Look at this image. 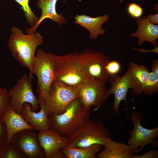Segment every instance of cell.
I'll use <instances>...</instances> for the list:
<instances>
[{"label": "cell", "mask_w": 158, "mask_h": 158, "mask_svg": "<svg viewBox=\"0 0 158 158\" xmlns=\"http://www.w3.org/2000/svg\"><path fill=\"white\" fill-rule=\"evenodd\" d=\"M158 151L154 149H152L148 152L141 155H134L133 158H157Z\"/></svg>", "instance_id": "29"}, {"label": "cell", "mask_w": 158, "mask_h": 158, "mask_svg": "<svg viewBox=\"0 0 158 158\" xmlns=\"http://www.w3.org/2000/svg\"><path fill=\"white\" fill-rule=\"evenodd\" d=\"M22 7L27 22L32 27L37 22L39 18L32 11L28 5L29 0H14Z\"/></svg>", "instance_id": "24"}, {"label": "cell", "mask_w": 158, "mask_h": 158, "mask_svg": "<svg viewBox=\"0 0 158 158\" xmlns=\"http://www.w3.org/2000/svg\"><path fill=\"white\" fill-rule=\"evenodd\" d=\"M10 99L7 89L0 87V118L10 107Z\"/></svg>", "instance_id": "25"}, {"label": "cell", "mask_w": 158, "mask_h": 158, "mask_svg": "<svg viewBox=\"0 0 158 158\" xmlns=\"http://www.w3.org/2000/svg\"><path fill=\"white\" fill-rule=\"evenodd\" d=\"M130 118L133 123V128L129 133L130 137L128 140V144L130 147L133 154L139 153L148 144L157 145V142L154 140L158 136V127L152 129L143 127L141 124L142 116L135 111L132 113Z\"/></svg>", "instance_id": "9"}, {"label": "cell", "mask_w": 158, "mask_h": 158, "mask_svg": "<svg viewBox=\"0 0 158 158\" xmlns=\"http://www.w3.org/2000/svg\"><path fill=\"white\" fill-rule=\"evenodd\" d=\"M7 132L5 125L0 118V149L7 143Z\"/></svg>", "instance_id": "28"}, {"label": "cell", "mask_w": 158, "mask_h": 158, "mask_svg": "<svg viewBox=\"0 0 158 158\" xmlns=\"http://www.w3.org/2000/svg\"><path fill=\"white\" fill-rule=\"evenodd\" d=\"M128 14L131 17L138 18L141 17L143 13V10L138 4L135 3L130 4L127 8Z\"/></svg>", "instance_id": "26"}, {"label": "cell", "mask_w": 158, "mask_h": 158, "mask_svg": "<svg viewBox=\"0 0 158 158\" xmlns=\"http://www.w3.org/2000/svg\"><path fill=\"white\" fill-rule=\"evenodd\" d=\"M78 97L76 87L66 85L60 81L54 80L45 101L49 115L63 113L69 104Z\"/></svg>", "instance_id": "7"}, {"label": "cell", "mask_w": 158, "mask_h": 158, "mask_svg": "<svg viewBox=\"0 0 158 158\" xmlns=\"http://www.w3.org/2000/svg\"><path fill=\"white\" fill-rule=\"evenodd\" d=\"M103 147L102 145L94 144L84 147H65L62 148L61 150L67 158H95Z\"/></svg>", "instance_id": "20"}, {"label": "cell", "mask_w": 158, "mask_h": 158, "mask_svg": "<svg viewBox=\"0 0 158 158\" xmlns=\"http://www.w3.org/2000/svg\"><path fill=\"white\" fill-rule=\"evenodd\" d=\"M10 143L20 150L27 158H46L39 144L38 134L32 129H25L18 132L14 135Z\"/></svg>", "instance_id": "12"}, {"label": "cell", "mask_w": 158, "mask_h": 158, "mask_svg": "<svg viewBox=\"0 0 158 158\" xmlns=\"http://www.w3.org/2000/svg\"><path fill=\"white\" fill-rule=\"evenodd\" d=\"M147 20L151 23L155 24L158 23V14H150L145 16Z\"/></svg>", "instance_id": "30"}, {"label": "cell", "mask_w": 158, "mask_h": 158, "mask_svg": "<svg viewBox=\"0 0 158 158\" xmlns=\"http://www.w3.org/2000/svg\"><path fill=\"white\" fill-rule=\"evenodd\" d=\"M111 135L110 130L100 121L89 119L68 137L66 147H84L94 144L104 146Z\"/></svg>", "instance_id": "3"}, {"label": "cell", "mask_w": 158, "mask_h": 158, "mask_svg": "<svg viewBox=\"0 0 158 158\" xmlns=\"http://www.w3.org/2000/svg\"><path fill=\"white\" fill-rule=\"evenodd\" d=\"M138 28L134 33L129 36L138 38V45L141 46L145 41L151 43L154 47L157 46V40L158 38V25L149 22L145 16L140 17L135 20Z\"/></svg>", "instance_id": "16"}, {"label": "cell", "mask_w": 158, "mask_h": 158, "mask_svg": "<svg viewBox=\"0 0 158 158\" xmlns=\"http://www.w3.org/2000/svg\"><path fill=\"white\" fill-rule=\"evenodd\" d=\"M128 67L133 80L141 94V87L147 78L150 72L143 65H138L133 62L129 63Z\"/></svg>", "instance_id": "21"}, {"label": "cell", "mask_w": 158, "mask_h": 158, "mask_svg": "<svg viewBox=\"0 0 158 158\" xmlns=\"http://www.w3.org/2000/svg\"><path fill=\"white\" fill-rule=\"evenodd\" d=\"M8 45L14 58L29 71V76L33 78L32 66L37 47L42 44L43 37L39 32L26 35L20 29L13 26Z\"/></svg>", "instance_id": "2"}, {"label": "cell", "mask_w": 158, "mask_h": 158, "mask_svg": "<svg viewBox=\"0 0 158 158\" xmlns=\"http://www.w3.org/2000/svg\"><path fill=\"white\" fill-rule=\"evenodd\" d=\"M1 118L6 126L8 144L11 143L14 135L18 132L25 129H33L21 114L16 112L10 107Z\"/></svg>", "instance_id": "17"}, {"label": "cell", "mask_w": 158, "mask_h": 158, "mask_svg": "<svg viewBox=\"0 0 158 158\" xmlns=\"http://www.w3.org/2000/svg\"><path fill=\"white\" fill-rule=\"evenodd\" d=\"M79 53L74 52L60 56L54 54L55 80L66 85L76 87L87 79L79 63Z\"/></svg>", "instance_id": "4"}, {"label": "cell", "mask_w": 158, "mask_h": 158, "mask_svg": "<svg viewBox=\"0 0 158 158\" xmlns=\"http://www.w3.org/2000/svg\"><path fill=\"white\" fill-rule=\"evenodd\" d=\"M119 0V1L120 4L121 3L124 1V0Z\"/></svg>", "instance_id": "33"}, {"label": "cell", "mask_w": 158, "mask_h": 158, "mask_svg": "<svg viewBox=\"0 0 158 158\" xmlns=\"http://www.w3.org/2000/svg\"><path fill=\"white\" fill-rule=\"evenodd\" d=\"M151 66L152 71L158 76V60H154L152 63Z\"/></svg>", "instance_id": "32"}, {"label": "cell", "mask_w": 158, "mask_h": 158, "mask_svg": "<svg viewBox=\"0 0 158 158\" xmlns=\"http://www.w3.org/2000/svg\"><path fill=\"white\" fill-rule=\"evenodd\" d=\"M39 99L40 102V111L36 113L32 111L30 104L25 103L23 105L21 115L33 129L40 132L49 129V114L45 101Z\"/></svg>", "instance_id": "14"}, {"label": "cell", "mask_w": 158, "mask_h": 158, "mask_svg": "<svg viewBox=\"0 0 158 158\" xmlns=\"http://www.w3.org/2000/svg\"><path fill=\"white\" fill-rule=\"evenodd\" d=\"M109 81L110 88L107 90V95L108 97L111 94L114 95L113 109L116 114L119 113L121 102L124 101L126 104V95L129 89L132 88L133 93L136 95H141L133 80L129 67L122 76L118 74L112 75L110 76Z\"/></svg>", "instance_id": "11"}, {"label": "cell", "mask_w": 158, "mask_h": 158, "mask_svg": "<svg viewBox=\"0 0 158 158\" xmlns=\"http://www.w3.org/2000/svg\"><path fill=\"white\" fill-rule=\"evenodd\" d=\"M26 158L23 153L11 143H7L0 149V158Z\"/></svg>", "instance_id": "23"}, {"label": "cell", "mask_w": 158, "mask_h": 158, "mask_svg": "<svg viewBox=\"0 0 158 158\" xmlns=\"http://www.w3.org/2000/svg\"><path fill=\"white\" fill-rule=\"evenodd\" d=\"M66 1V0H64V2H65Z\"/></svg>", "instance_id": "34"}, {"label": "cell", "mask_w": 158, "mask_h": 158, "mask_svg": "<svg viewBox=\"0 0 158 158\" xmlns=\"http://www.w3.org/2000/svg\"><path fill=\"white\" fill-rule=\"evenodd\" d=\"M109 16L108 14L94 18L84 14H76L73 17L75 20V23L84 27L90 32V38L96 40L99 35L105 34V31L102 26L109 20Z\"/></svg>", "instance_id": "18"}, {"label": "cell", "mask_w": 158, "mask_h": 158, "mask_svg": "<svg viewBox=\"0 0 158 158\" xmlns=\"http://www.w3.org/2000/svg\"><path fill=\"white\" fill-rule=\"evenodd\" d=\"M54 56V54L46 52L40 49L37 50L33 60L32 73L37 78L36 92L38 99L44 101L55 80Z\"/></svg>", "instance_id": "5"}, {"label": "cell", "mask_w": 158, "mask_h": 158, "mask_svg": "<svg viewBox=\"0 0 158 158\" xmlns=\"http://www.w3.org/2000/svg\"><path fill=\"white\" fill-rule=\"evenodd\" d=\"M133 49L137 50L140 52V53H147L148 52H154L157 54H158V47L157 46L154 47V48L150 50H146L143 49H140L134 47H132Z\"/></svg>", "instance_id": "31"}, {"label": "cell", "mask_w": 158, "mask_h": 158, "mask_svg": "<svg viewBox=\"0 0 158 158\" xmlns=\"http://www.w3.org/2000/svg\"><path fill=\"white\" fill-rule=\"evenodd\" d=\"M79 63L82 71L87 78L106 84L110 76L106 67L110 61L108 56L100 51L87 49L79 53Z\"/></svg>", "instance_id": "6"}, {"label": "cell", "mask_w": 158, "mask_h": 158, "mask_svg": "<svg viewBox=\"0 0 158 158\" xmlns=\"http://www.w3.org/2000/svg\"><path fill=\"white\" fill-rule=\"evenodd\" d=\"M106 69L110 77L119 73L121 69V65L120 63L117 61L110 60L107 63Z\"/></svg>", "instance_id": "27"}, {"label": "cell", "mask_w": 158, "mask_h": 158, "mask_svg": "<svg viewBox=\"0 0 158 158\" xmlns=\"http://www.w3.org/2000/svg\"><path fill=\"white\" fill-rule=\"evenodd\" d=\"M58 0H38L35 4L41 9L40 16L36 24L31 28L26 29V32H35L40 23L45 19L49 18L56 22L60 26L66 22V19L62 13L58 14L56 10V5Z\"/></svg>", "instance_id": "15"}, {"label": "cell", "mask_w": 158, "mask_h": 158, "mask_svg": "<svg viewBox=\"0 0 158 158\" xmlns=\"http://www.w3.org/2000/svg\"><path fill=\"white\" fill-rule=\"evenodd\" d=\"M32 78L24 74L8 91L10 107L20 114L25 103L30 104L31 109L33 111L40 108V100L36 97L32 90Z\"/></svg>", "instance_id": "8"}, {"label": "cell", "mask_w": 158, "mask_h": 158, "mask_svg": "<svg viewBox=\"0 0 158 158\" xmlns=\"http://www.w3.org/2000/svg\"><path fill=\"white\" fill-rule=\"evenodd\" d=\"M38 136L40 145L46 158H66L61 149L67 145V137L49 129L39 132Z\"/></svg>", "instance_id": "13"}, {"label": "cell", "mask_w": 158, "mask_h": 158, "mask_svg": "<svg viewBox=\"0 0 158 158\" xmlns=\"http://www.w3.org/2000/svg\"><path fill=\"white\" fill-rule=\"evenodd\" d=\"M142 93L151 95L158 92V76L154 72H150L149 75L141 87Z\"/></svg>", "instance_id": "22"}, {"label": "cell", "mask_w": 158, "mask_h": 158, "mask_svg": "<svg viewBox=\"0 0 158 158\" xmlns=\"http://www.w3.org/2000/svg\"><path fill=\"white\" fill-rule=\"evenodd\" d=\"M91 109L85 107L79 98H76L63 113L48 115L49 129L68 138L90 119Z\"/></svg>", "instance_id": "1"}, {"label": "cell", "mask_w": 158, "mask_h": 158, "mask_svg": "<svg viewBox=\"0 0 158 158\" xmlns=\"http://www.w3.org/2000/svg\"><path fill=\"white\" fill-rule=\"evenodd\" d=\"M76 87L80 101L85 107H95L94 111L100 107L108 97L106 84L87 78Z\"/></svg>", "instance_id": "10"}, {"label": "cell", "mask_w": 158, "mask_h": 158, "mask_svg": "<svg viewBox=\"0 0 158 158\" xmlns=\"http://www.w3.org/2000/svg\"><path fill=\"white\" fill-rule=\"evenodd\" d=\"M96 154L98 158H133L134 155L129 145L115 142L110 137Z\"/></svg>", "instance_id": "19"}]
</instances>
